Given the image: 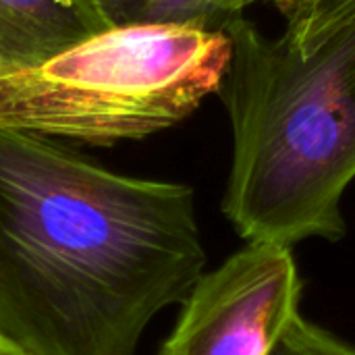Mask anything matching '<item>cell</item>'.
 I'll return each mask as SVG.
<instances>
[{
  "mask_svg": "<svg viewBox=\"0 0 355 355\" xmlns=\"http://www.w3.org/2000/svg\"><path fill=\"white\" fill-rule=\"evenodd\" d=\"M0 355H31L29 352H25L23 347L15 345L12 341H8L6 337L0 335Z\"/></svg>",
  "mask_w": 355,
  "mask_h": 355,
  "instance_id": "10",
  "label": "cell"
},
{
  "mask_svg": "<svg viewBox=\"0 0 355 355\" xmlns=\"http://www.w3.org/2000/svg\"><path fill=\"white\" fill-rule=\"evenodd\" d=\"M300 297L293 248L245 243L198 279L156 355H272Z\"/></svg>",
  "mask_w": 355,
  "mask_h": 355,
  "instance_id": "4",
  "label": "cell"
},
{
  "mask_svg": "<svg viewBox=\"0 0 355 355\" xmlns=\"http://www.w3.org/2000/svg\"><path fill=\"white\" fill-rule=\"evenodd\" d=\"M248 4H252V0H150L135 21L177 23L208 31H225L231 21L243 15Z\"/></svg>",
  "mask_w": 355,
  "mask_h": 355,
  "instance_id": "6",
  "label": "cell"
},
{
  "mask_svg": "<svg viewBox=\"0 0 355 355\" xmlns=\"http://www.w3.org/2000/svg\"><path fill=\"white\" fill-rule=\"evenodd\" d=\"M272 355H355V347L300 314Z\"/></svg>",
  "mask_w": 355,
  "mask_h": 355,
  "instance_id": "7",
  "label": "cell"
},
{
  "mask_svg": "<svg viewBox=\"0 0 355 355\" xmlns=\"http://www.w3.org/2000/svg\"><path fill=\"white\" fill-rule=\"evenodd\" d=\"M89 2L96 4L114 25H119V23H133L150 0H89Z\"/></svg>",
  "mask_w": 355,
  "mask_h": 355,
  "instance_id": "8",
  "label": "cell"
},
{
  "mask_svg": "<svg viewBox=\"0 0 355 355\" xmlns=\"http://www.w3.org/2000/svg\"><path fill=\"white\" fill-rule=\"evenodd\" d=\"M112 25L89 0H0V71L42 62Z\"/></svg>",
  "mask_w": 355,
  "mask_h": 355,
  "instance_id": "5",
  "label": "cell"
},
{
  "mask_svg": "<svg viewBox=\"0 0 355 355\" xmlns=\"http://www.w3.org/2000/svg\"><path fill=\"white\" fill-rule=\"evenodd\" d=\"M193 189L0 129V335L31 355H135L206 272Z\"/></svg>",
  "mask_w": 355,
  "mask_h": 355,
  "instance_id": "1",
  "label": "cell"
},
{
  "mask_svg": "<svg viewBox=\"0 0 355 355\" xmlns=\"http://www.w3.org/2000/svg\"><path fill=\"white\" fill-rule=\"evenodd\" d=\"M256 2H260V4H270V6H275L283 17H287V15L295 12V10H300V8H304V6H310V4H314V2H320V0H252V4H256Z\"/></svg>",
  "mask_w": 355,
  "mask_h": 355,
  "instance_id": "9",
  "label": "cell"
},
{
  "mask_svg": "<svg viewBox=\"0 0 355 355\" xmlns=\"http://www.w3.org/2000/svg\"><path fill=\"white\" fill-rule=\"evenodd\" d=\"M279 35L243 15L225 33L218 96L233 131L223 212L248 243L341 241L355 179V0H320Z\"/></svg>",
  "mask_w": 355,
  "mask_h": 355,
  "instance_id": "2",
  "label": "cell"
},
{
  "mask_svg": "<svg viewBox=\"0 0 355 355\" xmlns=\"http://www.w3.org/2000/svg\"><path fill=\"white\" fill-rule=\"evenodd\" d=\"M231 40L177 23H119L42 62L0 71V129L114 146L160 133L218 94Z\"/></svg>",
  "mask_w": 355,
  "mask_h": 355,
  "instance_id": "3",
  "label": "cell"
}]
</instances>
